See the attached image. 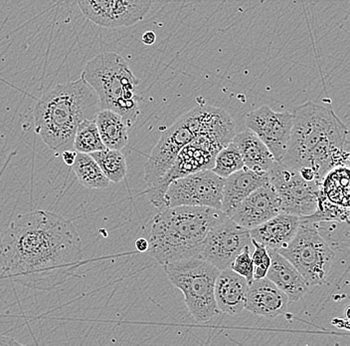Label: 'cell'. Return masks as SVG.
<instances>
[{
  "instance_id": "obj_1",
  "label": "cell",
  "mask_w": 350,
  "mask_h": 346,
  "mask_svg": "<svg viewBox=\"0 0 350 346\" xmlns=\"http://www.w3.org/2000/svg\"><path fill=\"white\" fill-rule=\"evenodd\" d=\"M0 255L4 273L14 284L50 291L77 277L83 260L82 240L71 221L38 210L19 214L10 223Z\"/></svg>"
},
{
  "instance_id": "obj_2",
  "label": "cell",
  "mask_w": 350,
  "mask_h": 346,
  "mask_svg": "<svg viewBox=\"0 0 350 346\" xmlns=\"http://www.w3.org/2000/svg\"><path fill=\"white\" fill-rule=\"evenodd\" d=\"M290 143L280 163L321 184L334 168L349 163V129L330 107L308 101L293 111Z\"/></svg>"
},
{
  "instance_id": "obj_3",
  "label": "cell",
  "mask_w": 350,
  "mask_h": 346,
  "mask_svg": "<svg viewBox=\"0 0 350 346\" xmlns=\"http://www.w3.org/2000/svg\"><path fill=\"white\" fill-rule=\"evenodd\" d=\"M100 110L97 93L84 79L57 85L35 106V132L52 150L65 149L73 145L79 124L95 119Z\"/></svg>"
},
{
  "instance_id": "obj_4",
  "label": "cell",
  "mask_w": 350,
  "mask_h": 346,
  "mask_svg": "<svg viewBox=\"0 0 350 346\" xmlns=\"http://www.w3.org/2000/svg\"><path fill=\"white\" fill-rule=\"evenodd\" d=\"M224 216L221 210L194 206L161 210L153 218L150 227L148 255L161 266L199 258L208 232Z\"/></svg>"
},
{
  "instance_id": "obj_5",
  "label": "cell",
  "mask_w": 350,
  "mask_h": 346,
  "mask_svg": "<svg viewBox=\"0 0 350 346\" xmlns=\"http://www.w3.org/2000/svg\"><path fill=\"white\" fill-rule=\"evenodd\" d=\"M81 78L95 90L100 110L119 114L129 128L137 122L141 112V98L137 94L139 80L124 57L116 52H102L87 63Z\"/></svg>"
},
{
  "instance_id": "obj_6",
  "label": "cell",
  "mask_w": 350,
  "mask_h": 346,
  "mask_svg": "<svg viewBox=\"0 0 350 346\" xmlns=\"http://www.w3.org/2000/svg\"><path fill=\"white\" fill-rule=\"evenodd\" d=\"M168 280L181 291L188 310L199 323H206L219 312L215 282L219 269L201 258H185L163 266Z\"/></svg>"
},
{
  "instance_id": "obj_7",
  "label": "cell",
  "mask_w": 350,
  "mask_h": 346,
  "mask_svg": "<svg viewBox=\"0 0 350 346\" xmlns=\"http://www.w3.org/2000/svg\"><path fill=\"white\" fill-rule=\"evenodd\" d=\"M234 136L235 131L225 129H211L197 135L190 143L183 147L172 167L157 185L148 190L152 205L159 211L163 209L164 194L174 180L199 171L211 170L216 155L232 141Z\"/></svg>"
},
{
  "instance_id": "obj_8",
  "label": "cell",
  "mask_w": 350,
  "mask_h": 346,
  "mask_svg": "<svg viewBox=\"0 0 350 346\" xmlns=\"http://www.w3.org/2000/svg\"><path fill=\"white\" fill-rule=\"evenodd\" d=\"M277 251L299 271L310 288L325 282L336 260L334 249L319 233L316 223L304 217L293 240Z\"/></svg>"
},
{
  "instance_id": "obj_9",
  "label": "cell",
  "mask_w": 350,
  "mask_h": 346,
  "mask_svg": "<svg viewBox=\"0 0 350 346\" xmlns=\"http://www.w3.org/2000/svg\"><path fill=\"white\" fill-rule=\"evenodd\" d=\"M205 114L206 106H197L164 131L144 164V181L148 190H152L161 181L183 147L200 134Z\"/></svg>"
},
{
  "instance_id": "obj_10",
  "label": "cell",
  "mask_w": 350,
  "mask_h": 346,
  "mask_svg": "<svg viewBox=\"0 0 350 346\" xmlns=\"http://www.w3.org/2000/svg\"><path fill=\"white\" fill-rule=\"evenodd\" d=\"M268 178L279 197L282 212L308 217L316 211L321 184L304 179L299 171L277 161L269 170Z\"/></svg>"
},
{
  "instance_id": "obj_11",
  "label": "cell",
  "mask_w": 350,
  "mask_h": 346,
  "mask_svg": "<svg viewBox=\"0 0 350 346\" xmlns=\"http://www.w3.org/2000/svg\"><path fill=\"white\" fill-rule=\"evenodd\" d=\"M224 182V178L211 170L199 171L174 180L164 194L161 210L178 206L221 210Z\"/></svg>"
},
{
  "instance_id": "obj_12",
  "label": "cell",
  "mask_w": 350,
  "mask_h": 346,
  "mask_svg": "<svg viewBox=\"0 0 350 346\" xmlns=\"http://www.w3.org/2000/svg\"><path fill=\"white\" fill-rule=\"evenodd\" d=\"M248 246L252 247L250 231L225 214L208 232L199 258L222 271L229 269L236 256Z\"/></svg>"
},
{
  "instance_id": "obj_13",
  "label": "cell",
  "mask_w": 350,
  "mask_h": 346,
  "mask_svg": "<svg viewBox=\"0 0 350 346\" xmlns=\"http://www.w3.org/2000/svg\"><path fill=\"white\" fill-rule=\"evenodd\" d=\"M83 14L100 27H130L146 17L154 0H77Z\"/></svg>"
},
{
  "instance_id": "obj_14",
  "label": "cell",
  "mask_w": 350,
  "mask_h": 346,
  "mask_svg": "<svg viewBox=\"0 0 350 346\" xmlns=\"http://www.w3.org/2000/svg\"><path fill=\"white\" fill-rule=\"evenodd\" d=\"M293 123V112H275L267 105L251 111L246 116L248 129L253 131L268 147L277 162H281L286 154L290 143Z\"/></svg>"
},
{
  "instance_id": "obj_15",
  "label": "cell",
  "mask_w": 350,
  "mask_h": 346,
  "mask_svg": "<svg viewBox=\"0 0 350 346\" xmlns=\"http://www.w3.org/2000/svg\"><path fill=\"white\" fill-rule=\"evenodd\" d=\"M280 212L282 211L279 197L268 184L251 193L228 217L241 227L252 230Z\"/></svg>"
},
{
  "instance_id": "obj_16",
  "label": "cell",
  "mask_w": 350,
  "mask_h": 346,
  "mask_svg": "<svg viewBox=\"0 0 350 346\" xmlns=\"http://www.w3.org/2000/svg\"><path fill=\"white\" fill-rule=\"evenodd\" d=\"M288 297L270 280H254L249 284L245 310L269 319L283 315L288 310Z\"/></svg>"
},
{
  "instance_id": "obj_17",
  "label": "cell",
  "mask_w": 350,
  "mask_h": 346,
  "mask_svg": "<svg viewBox=\"0 0 350 346\" xmlns=\"http://www.w3.org/2000/svg\"><path fill=\"white\" fill-rule=\"evenodd\" d=\"M301 223V217L280 212L270 220L250 231L251 240L259 243L269 249H279L288 246Z\"/></svg>"
},
{
  "instance_id": "obj_18",
  "label": "cell",
  "mask_w": 350,
  "mask_h": 346,
  "mask_svg": "<svg viewBox=\"0 0 350 346\" xmlns=\"http://www.w3.org/2000/svg\"><path fill=\"white\" fill-rule=\"evenodd\" d=\"M248 290L249 282L242 275L231 269L219 271L214 291L219 312L239 314L245 310Z\"/></svg>"
},
{
  "instance_id": "obj_19",
  "label": "cell",
  "mask_w": 350,
  "mask_h": 346,
  "mask_svg": "<svg viewBox=\"0 0 350 346\" xmlns=\"http://www.w3.org/2000/svg\"><path fill=\"white\" fill-rule=\"evenodd\" d=\"M269 253L271 266L267 273V279L283 291L290 302L299 301L310 291V286L303 275L279 251L269 249Z\"/></svg>"
},
{
  "instance_id": "obj_20",
  "label": "cell",
  "mask_w": 350,
  "mask_h": 346,
  "mask_svg": "<svg viewBox=\"0 0 350 346\" xmlns=\"http://www.w3.org/2000/svg\"><path fill=\"white\" fill-rule=\"evenodd\" d=\"M268 184V173L265 175L257 174L246 167L233 173L225 179L221 211L228 217L251 193Z\"/></svg>"
},
{
  "instance_id": "obj_21",
  "label": "cell",
  "mask_w": 350,
  "mask_h": 346,
  "mask_svg": "<svg viewBox=\"0 0 350 346\" xmlns=\"http://www.w3.org/2000/svg\"><path fill=\"white\" fill-rule=\"evenodd\" d=\"M232 142L240 151L245 167L257 174H267L275 163V158L268 147L250 129L234 136Z\"/></svg>"
},
{
  "instance_id": "obj_22",
  "label": "cell",
  "mask_w": 350,
  "mask_h": 346,
  "mask_svg": "<svg viewBox=\"0 0 350 346\" xmlns=\"http://www.w3.org/2000/svg\"><path fill=\"white\" fill-rule=\"evenodd\" d=\"M103 144L108 149L122 150L129 143V127L116 112L102 109L95 118Z\"/></svg>"
},
{
  "instance_id": "obj_23",
  "label": "cell",
  "mask_w": 350,
  "mask_h": 346,
  "mask_svg": "<svg viewBox=\"0 0 350 346\" xmlns=\"http://www.w3.org/2000/svg\"><path fill=\"white\" fill-rule=\"evenodd\" d=\"M347 166L330 170L321 182V190L332 203L349 208V172Z\"/></svg>"
},
{
  "instance_id": "obj_24",
  "label": "cell",
  "mask_w": 350,
  "mask_h": 346,
  "mask_svg": "<svg viewBox=\"0 0 350 346\" xmlns=\"http://www.w3.org/2000/svg\"><path fill=\"white\" fill-rule=\"evenodd\" d=\"M74 173L81 185L91 190H103L109 187V180L105 176L96 160L90 154L77 152L73 165Z\"/></svg>"
},
{
  "instance_id": "obj_25",
  "label": "cell",
  "mask_w": 350,
  "mask_h": 346,
  "mask_svg": "<svg viewBox=\"0 0 350 346\" xmlns=\"http://www.w3.org/2000/svg\"><path fill=\"white\" fill-rule=\"evenodd\" d=\"M90 155L96 160L109 182L117 184L126 178L128 167L126 157L120 150L105 148Z\"/></svg>"
},
{
  "instance_id": "obj_26",
  "label": "cell",
  "mask_w": 350,
  "mask_h": 346,
  "mask_svg": "<svg viewBox=\"0 0 350 346\" xmlns=\"http://www.w3.org/2000/svg\"><path fill=\"white\" fill-rule=\"evenodd\" d=\"M73 147L76 152L85 154H92L106 148L100 139L95 119H85L79 124L74 136Z\"/></svg>"
},
{
  "instance_id": "obj_27",
  "label": "cell",
  "mask_w": 350,
  "mask_h": 346,
  "mask_svg": "<svg viewBox=\"0 0 350 346\" xmlns=\"http://www.w3.org/2000/svg\"><path fill=\"white\" fill-rule=\"evenodd\" d=\"M244 162L240 151L233 142H230L224 148L219 151L214 160L211 171L221 178L226 179L230 175L244 168Z\"/></svg>"
},
{
  "instance_id": "obj_28",
  "label": "cell",
  "mask_w": 350,
  "mask_h": 346,
  "mask_svg": "<svg viewBox=\"0 0 350 346\" xmlns=\"http://www.w3.org/2000/svg\"><path fill=\"white\" fill-rule=\"evenodd\" d=\"M349 208L341 207L328 201L321 190L317 198L316 211L310 216L304 217V218L310 222L334 221V222L349 223Z\"/></svg>"
},
{
  "instance_id": "obj_29",
  "label": "cell",
  "mask_w": 350,
  "mask_h": 346,
  "mask_svg": "<svg viewBox=\"0 0 350 346\" xmlns=\"http://www.w3.org/2000/svg\"><path fill=\"white\" fill-rule=\"evenodd\" d=\"M252 247H253L251 258L254 264V280L264 279L271 266L270 253L266 247L255 240H252Z\"/></svg>"
},
{
  "instance_id": "obj_30",
  "label": "cell",
  "mask_w": 350,
  "mask_h": 346,
  "mask_svg": "<svg viewBox=\"0 0 350 346\" xmlns=\"http://www.w3.org/2000/svg\"><path fill=\"white\" fill-rule=\"evenodd\" d=\"M251 247H245L241 253L234 258L229 268L237 273L238 275L245 277L249 284L254 280V264L251 258Z\"/></svg>"
},
{
  "instance_id": "obj_31",
  "label": "cell",
  "mask_w": 350,
  "mask_h": 346,
  "mask_svg": "<svg viewBox=\"0 0 350 346\" xmlns=\"http://www.w3.org/2000/svg\"><path fill=\"white\" fill-rule=\"evenodd\" d=\"M77 156L76 151L71 150H65L64 152L62 153L63 161L66 165L72 166L75 162Z\"/></svg>"
},
{
  "instance_id": "obj_32",
  "label": "cell",
  "mask_w": 350,
  "mask_h": 346,
  "mask_svg": "<svg viewBox=\"0 0 350 346\" xmlns=\"http://www.w3.org/2000/svg\"><path fill=\"white\" fill-rule=\"evenodd\" d=\"M135 249L139 253H148V240L144 238H139L135 240Z\"/></svg>"
},
{
  "instance_id": "obj_33",
  "label": "cell",
  "mask_w": 350,
  "mask_h": 346,
  "mask_svg": "<svg viewBox=\"0 0 350 346\" xmlns=\"http://www.w3.org/2000/svg\"><path fill=\"white\" fill-rule=\"evenodd\" d=\"M142 42L146 45H154L155 40H157V35L153 32H144L142 37Z\"/></svg>"
},
{
  "instance_id": "obj_34",
  "label": "cell",
  "mask_w": 350,
  "mask_h": 346,
  "mask_svg": "<svg viewBox=\"0 0 350 346\" xmlns=\"http://www.w3.org/2000/svg\"><path fill=\"white\" fill-rule=\"evenodd\" d=\"M21 343L12 337L0 335V345H21Z\"/></svg>"
}]
</instances>
